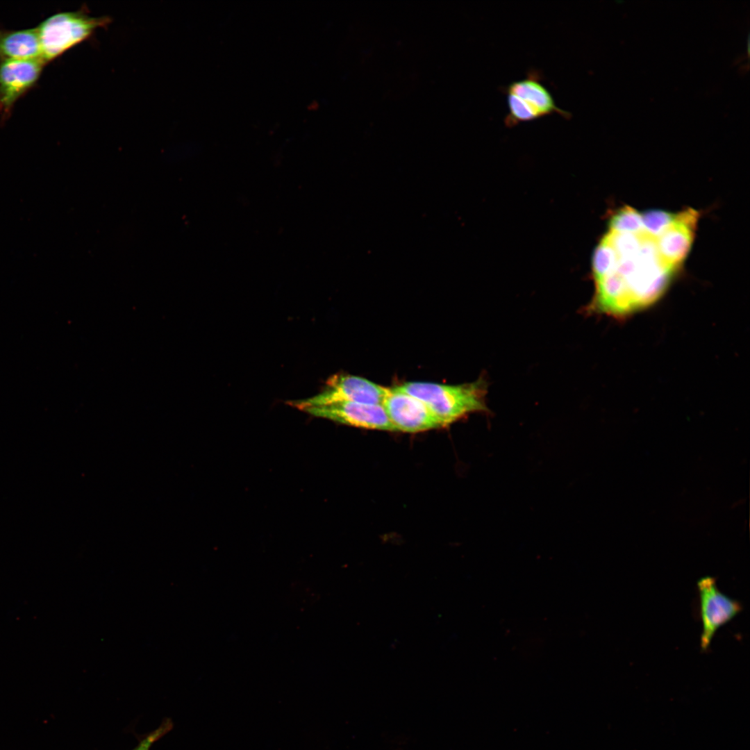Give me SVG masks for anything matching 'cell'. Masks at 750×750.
Returning <instances> with one entry per match:
<instances>
[{
	"instance_id": "5",
	"label": "cell",
	"mask_w": 750,
	"mask_h": 750,
	"mask_svg": "<svg viewBox=\"0 0 750 750\" xmlns=\"http://www.w3.org/2000/svg\"><path fill=\"white\" fill-rule=\"evenodd\" d=\"M47 64L41 58L0 60V122L11 115L15 103L31 90Z\"/></svg>"
},
{
	"instance_id": "1",
	"label": "cell",
	"mask_w": 750,
	"mask_h": 750,
	"mask_svg": "<svg viewBox=\"0 0 750 750\" xmlns=\"http://www.w3.org/2000/svg\"><path fill=\"white\" fill-rule=\"evenodd\" d=\"M674 272L659 258L655 239L643 233L638 252L632 257L619 259L612 272L617 275L622 286L619 317L653 305L665 293Z\"/></svg>"
},
{
	"instance_id": "7",
	"label": "cell",
	"mask_w": 750,
	"mask_h": 750,
	"mask_svg": "<svg viewBox=\"0 0 750 750\" xmlns=\"http://www.w3.org/2000/svg\"><path fill=\"white\" fill-rule=\"evenodd\" d=\"M382 406L397 432L415 433L446 426L420 399L390 388Z\"/></svg>"
},
{
	"instance_id": "13",
	"label": "cell",
	"mask_w": 750,
	"mask_h": 750,
	"mask_svg": "<svg viewBox=\"0 0 750 750\" xmlns=\"http://www.w3.org/2000/svg\"><path fill=\"white\" fill-rule=\"evenodd\" d=\"M609 226L610 232L614 233H642V214L629 206H623L612 215Z\"/></svg>"
},
{
	"instance_id": "11",
	"label": "cell",
	"mask_w": 750,
	"mask_h": 750,
	"mask_svg": "<svg viewBox=\"0 0 750 750\" xmlns=\"http://www.w3.org/2000/svg\"><path fill=\"white\" fill-rule=\"evenodd\" d=\"M41 58L37 28L0 29V60Z\"/></svg>"
},
{
	"instance_id": "10",
	"label": "cell",
	"mask_w": 750,
	"mask_h": 750,
	"mask_svg": "<svg viewBox=\"0 0 750 750\" xmlns=\"http://www.w3.org/2000/svg\"><path fill=\"white\" fill-rule=\"evenodd\" d=\"M538 71L534 69L526 74L522 79L510 83L503 89L504 93H512L524 101L541 118L557 114L565 119H569L572 114L558 107L550 92L540 80Z\"/></svg>"
},
{
	"instance_id": "16",
	"label": "cell",
	"mask_w": 750,
	"mask_h": 750,
	"mask_svg": "<svg viewBox=\"0 0 750 750\" xmlns=\"http://www.w3.org/2000/svg\"><path fill=\"white\" fill-rule=\"evenodd\" d=\"M170 728V723L164 724L146 737L134 750H149L151 745L165 734Z\"/></svg>"
},
{
	"instance_id": "4",
	"label": "cell",
	"mask_w": 750,
	"mask_h": 750,
	"mask_svg": "<svg viewBox=\"0 0 750 750\" xmlns=\"http://www.w3.org/2000/svg\"><path fill=\"white\" fill-rule=\"evenodd\" d=\"M389 390L362 377L337 374L327 380L317 394L305 399L290 401L288 404L301 410L308 407L340 402L382 404Z\"/></svg>"
},
{
	"instance_id": "2",
	"label": "cell",
	"mask_w": 750,
	"mask_h": 750,
	"mask_svg": "<svg viewBox=\"0 0 750 750\" xmlns=\"http://www.w3.org/2000/svg\"><path fill=\"white\" fill-rule=\"evenodd\" d=\"M395 388L423 401L446 426L471 413L488 410L487 384L483 378L459 385L417 381Z\"/></svg>"
},
{
	"instance_id": "14",
	"label": "cell",
	"mask_w": 750,
	"mask_h": 750,
	"mask_svg": "<svg viewBox=\"0 0 750 750\" xmlns=\"http://www.w3.org/2000/svg\"><path fill=\"white\" fill-rule=\"evenodd\" d=\"M505 94L508 108V112L504 118V124L507 128H512L520 123L532 122L541 118L522 99L512 93L505 92Z\"/></svg>"
},
{
	"instance_id": "15",
	"label": "cell",
	"mask_w": 750,
	"mask_h": 750,
	"mask_svg": "<svg viewBox=\"0 0 750 750\" xmlns=\"http://www.w3.org/2000/svg\"><path fill=\"white\" fill-rule=\"evenodd\" d=\"M674 217L675 214L660 210L644 212L642 214L643 232L656 239L672 224Z\"/></svg>"
},
{
	"instance_id": "9",
	"label": "cell",
	"mask_w": 750,
	"mask_h": 750,
	"mask_svg": "<svg viewBox=\"0 0 750 750\" xmlns=\"http://www.w3.org/2000/svg\"><path fill=\"white\" fill-rule=\"evenodd\" d=\"M699 216V212L692 208L679 212L672 224L655 239L659 258L675 272L690 250Z\"/></svg>"
},
{
	"instance_id": "6",
	"label": "cell",
	"mask_w": 750,
	"mask_h": 750,
	"mask_svg": "<svg viewBox=\"0 0 750 750\" xmlns=\"http://www.w3.org/2000/svg\"><path fill=\"white\" fill-rule=\"evenodd\" d=\"M702 623L700 646L706 651L716 631L742 610V604L722 592L715 578L706 576L697 581Z\"/></svg>"
},
{
	"instance_id": "8",
	"label": "cell",
	"mask_w": 750,
	"mask_h": 750,
	"mask_svg": "<svg viewBox=\"0 0 750 750\" xmlns=\"http://www.w3.org/2000/svg\"><path fill=\"white\" fill-rule=\"evenodd\" d=\"M302 410L317 417L353 427L397 432L382 404L340 402L308 407Z\"/></svg>"
},
{
	"instance_id": "12",
	"label": "cell",
	"mask_w": 750,
	"mask_h": 750,
	"mask_svg": "<svg viewBox=\"0 0 750 750\" xmlns=\"http://www.w3.org/2000/svg\"><path fill=\"white\" fill-rule=\"evenodd\" d=\"M619 261L616 250L608 233L596 248L592 260L594 281L601 279L615 272Z\"/></svg>"
},
{
	"instance_id": "3",
	"label": "cell",
	"mask_w": 750,
	"mask_h": 750,
	"mask_svg": "<svg viewBox=\"0 0 750 750\" xmlns=\"http://www.w3.org/2000/svg\"><path fill=\"white\" fill-rule=\"evenodd\" d=\"M111 21L107 16L90 15L85 6L75 11L60 12L49 16L36 27L41 58L47 65L89 40L98 29L107 27Z\"/></svg>"
}]
</instances>
